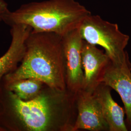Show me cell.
Segmentation results:
<instances>
[{"label": "cell", "mask_w": 131, "mask_h": 131, "mask_svg": "<svg viewBox=\"0 0 131 131\" xmlns=\"http://www.w3.org/2000/svg\"><path fill=\"white\" fill-rule=\"evenodd\" d=\"M84 90L93 92L101 81L110 59L105 52L84 40L81 50Z\"/></svg>", "instance_id": "7"}, {"label": "cell", "mask_w": 131, "mask_h": 131, "mask_svg": "<svg viewBox=\"0 0 131 131\" xmlns=\"http://www.w3.org/2000/svg\"><path fill=\"white\" fill-rule=\"evenodd\" d=\"M101 82L119 95L125 108L127 126L131 129V66H118L110 61Z\"/></svg>", "instance_id": "8"}, {"label": "cell", "mask_w": 131, "mask_h": 131, "mask_svg": "<svg viewBox=\"0 0 131 131\" xmlns=\"http://www.w3.org/2000/svg\"><path fill=\"white\" fill-rule=\"evenodd\" d=\"M46 85L39 80L27 78L19 80L7 85L11 91L18 98L24 101H28L38 95Z\"/></svg>", "instance_id": "11"}, {"label": "cell", "mask_w": 131, "mask_h": 131, "mask_svg": "<svg viewBox=\"0 0 131 131\" xmlns=\"http://www.w3.org/2000/svg\"><path fill=\"white\" fill-rule=\"evenodd\" d=\"M12 40L9 48L0 57V80L5 75L12 72L24 58L26 51V42L32 29L24 24L11 26Z\"/></svg>", "instance_id": "9"}, {"label": "cell", "mask_w": 131, "mask_h": 131, "mask_svg": "<svg viewBox=\"0 0 131 131\" xmlns=\"http://www.w3.org/2000/svg\"><path fill=\"white\" fill-rule=\"evenodd\" d=\"M8 6V5L5 0H0V22L3 21L4 15L9 10Z\"/></svg>", "instance_id": "12"}, {"label": "cell", "mask_w": 131, "mask_h": 131, "mask_svg": "<svg viewBox=\"0 0 131 131\" xmlns=\"http://www.w3.org/2000/svg\"><path fill=\"white\" fill-rule=\"evenodd\" d=\"M83 40L104 49L113 64L118 66H131L125 49L130 37L122 33L117 24L105 20L99 15H88L79 27Z\"/></svg>", "instance_id": "4"}, {"label": "cell", "mask_w": 131, "mask_h": 131, "mask_svg": "<svg viewBox=\"0 0 131 131\" xmlns=\"http://www.w3.org/2000/svg\"><path fill=\"white\" fill-rule=\"evenodd\" d=\"M15 113L30 131H73L77 116L76 94L47 85L35 98L24 101L9 91Z\"/></svg>", "instance_id": "1"}, {"label": "cell", "mask_w": 131, "mask_h": 131, "mask_svg": "<svg viewBox=\"0 0 131 131\" xmlns=\"http://www.w3.org/2000/svg\"><path fill=\"white\" fill-rule=\"evenodd\" d=\"M62 38L67 89L76 94L83 89L84 85V75L81 58L84 40L78 28L66 34Z\"/></svg>", "instance_id": "5"}, {"label": "cell", "mask_w": 131, "mask_h": 131, "mask_svg": "<svg viewBox=\"0 0 131 131\" xmlns=\"http://www.w3.org/2000/svg\"><path fill=\"white\" fill-rule=\"evenodd\" d=\"M90 14L76 0H46L23 4L14 11L9 10L3 21L10 26L26 24L33 32L56 33L63 36L79 28Z\"/></svg>", "instance_id": "3"}, {"label": "cell", "mask_w": 131, "mask_h": 131, "mask_svg": "<svg viewBox=\"0 0 131 131\" xmlns=\"http://www.w3.org/2000/svg\"><path fill=\"white\" fill-rule=\"evenodd\" d=\"M26 46L21 65L5 76L7 85L19 80L35 78L53 89H67L62 36L32 31Z\"/></svg>", "instance_id": "2"}, {"label": "cell", "mask_w": 131, "mask_h": 131, "mask_svg": "<svg viewBox=\"0 0 131 131\" xmlns=\"http://www.w3.org/2000/svg\"><path fill=\"white\" fill-rule=\"evenodd\" d=\"M77 116L73 131H109L100 103L93 92L82 89L76 93Z\"/></svg>", "instance_id": "6"}, {"label": "cell", "mask_w": 131, "mask_h": 131, "mask_svg": "<svg viewBox=\"0 0 131 131\" xmlns=\"http://www.w3.org/2000/svg\"><path fill=\"white\" fill-rule=\"evenodd\" d=\"M112 88L102 82L93 93L100 103L103 117L107 123L109 131H127L128 128L124 120V112L113 99Z\"/></svg>", "instance_id": "10"}]
</instances>
